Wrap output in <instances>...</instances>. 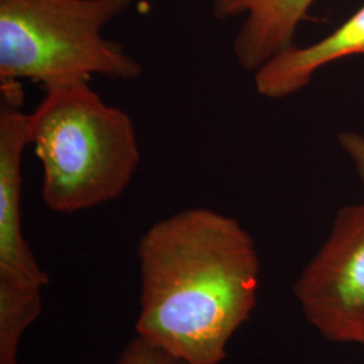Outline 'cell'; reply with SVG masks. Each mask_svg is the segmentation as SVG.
<instances>
[{
  "mask_svg": "<svg viewBox=\"0 0 364 364\" xmlns=\"http://www.w3.org/2000/svg\"><path fill=\"white\" fill-rule=\"evenodd\" d=\"M136 255V336L183 363H223L257 305L259 254L247 230L215 209H183L154 223Z\"/></svg>",
  "mask_w": 364,
  "mask_h": 364,
  "instance_id": "obj_1",
  "label": "cell"
},
{
  "mask_svg": "<svg viewBox=\"0 0 364 364\" xmlns=\"http://www.w3.org/2000/svg\"><path fill=\"white\" fill-rule=\"evenodd\" d=\"M27 131L42 165V201L55 213H76L117 200L139 166L131 117L107 105L90 82L46 88L28 114Z\"/></svg>",
  "mask_w": 364,
  "mask_h": 364,
  "instance_id": "obj_2",
  "label": "cell"
},
{
  "mask_svg": "<svg viewBox=\"0 0 364 364\" xmlns=\"http://www.w3.org/2000/svg\"><path fill=\"white\" fill-rule=\"evenodd\" d=\"M131 0H0V81L43 88L93 76L134 81L141 64L103 30Z\"/></svg>",
  "mask_w": 364,
  "mask_h": 364,
  "instance_id": "obj_3",
  "label": "cell"
},
{
  "mask_svg": "<svg viewBox=\"0 0 364 364\" xmlns=\"http://www.w3.org/2000/svg\"><path fill=\"white\" fill-rule=\"evenodd\" d=\"M294 294L323 338L358 344L364 331V203L338 210L324 245L299 274Z\"/></svg>",
  "mask_w": 364,
  "mask_h": 364,
  "instance_id": "obj_4",
  "label": "cell"
},
{
  "mask_svg": "<svg viewBox=\"0 0 364 364\" xmlns=\"http://www.w3.org/2000/svg\"><path fill=\"white\" fill-rule=\"evenodd\" d=\"M21 81H0V279L43 287L39 266L22 230V158L28 141Z\"/></svg>",
  "mask_w": 364,
  "mask_h": 364,
  "instance_id": "obj_5",
  "label": "cell"
},
{
  "mask_svg": "<svg viewBox=\"0 0 364 364\" xmlns=\"http://www.w3.org/2000/svg\"><path fill=\"white\" fill-rule=\"evenodd\" d=\"M316 0H213L219 21L243 16L232 43L237 65L257 72L279 53L294 46L299 23Z\"/></svg>",
  "mask_w": 364,
  "mask_h": 364,
  "instance_id": "obj_6",
  "label": "cell"
},
{
  "mask_svg": "<svg viewBox=\"0 0 364 364\" xmlns=\"http://www.w3.org/2000/svg\"><path fill=\"white\" fill-rule=\"evenodd\" d=\"M353 55H364V4L324 38L291 46L254 72L255 90L266 99H287L306 88L318 70Z\"/></svg>",
  "mask_w": 364,
  "mask_h": 364,
  "instance_id": "obj_7",
  "label": "cell"
},
{
  "mask_svg": "<svg viewBox=\"0 0 364 364\" xmlns=\"http://www.w3.org/2000/svg\"><path fill=\"white\" fill-rule=\"evenodd\" d=\"M42 289L0 279V364H18L21 338L42 309Z\"/></svg>",
  "mask_w": 364,
  "mask_h": 364,
  "instance_id": "obj_8",
  "label": "cell"
},
{
  "mask_svg": "<svg viewBox=\"0 0 364 364\" xmlns=\"http://www.w3.org/2000/svg\"><path fill=\"white\" fill-rule=\"evenodd\" d=\"M117 364H186L139 336L131 340Z\"/></svg>",
  "mask_w": 364,
  "mask_h": 364,
  "instance_id": "obj_9",
  "label": "cell"
},
{
  "mask_svg": "<svg viewBox=\"0 0 364 364\" xmlns=\"http://www.w3.org/2000/svg\"><path fill=\"white\" fill-rule=\"evenodd\" d=\"M338 144L353 164L360 181L364 186V135L355 131L338 134Z\"/></svg>",
  "mask_w": 364,
  "mask_h": 364,
  "instance_id": "obj_10",
  "label": "cell"
},
{
  "mask_svg": "<svg viewBox=\"0 0 364 364\" xmlns=\"http://www.w3.org/2000/svg\"><path fill=\"white\" fill-rule=\"evenodd\" d=\"M358 344H360L362 347H364V331L363 333H362V336H360V338H359V341H358Z\"/></svg>",
  "mask_w": 364,
  "mask_h": 364,
  "instance_id": "obj_11",
  "label": "cell"
}]
</instances>
